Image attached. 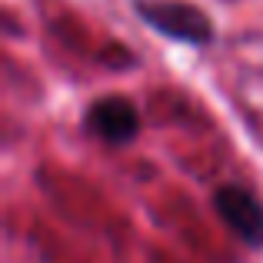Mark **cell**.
<instances>
[{
  "mask_svg": "<svg viewBox=\"0 0 263 263\" xmlns=\"http://www.w3.org/2000/svg\"><path fill=\"white\" fill-rule=\"evenodd\" d=\"M87 130L107 143H127L140 130V114L127 97H100L87 110Z\"/></svg>",
  "mask_w": 263,
  "mask_h": 263,
  "instance_id": "cell-3",
  "label": "cell"
},
{
  "mask_svg": "<svg viewBox=\"0 0 263 263\" xmlns=\"http://www.w3.org/2000/svg\"><path fill=\"white\" fill-rule=\"evenodd\" d=\"M213 206H217L220 220H223L247 247L260 250L263 247V200L257 193H250L247 186L227 183L213 193Z\"/></svg>",
  "mask_w": 263,
  "mask_h": 263,
  "instance_id": "cell-2",
  "label": "cell"
},
{
  "mask_svg": "<svg viewBox=\"0 0 263 263\" xmlns=\"http://www.w3.org/2000/svg\"><path fill=\"white\" fill-rule=\"evenodd\" d=\"M134 7L154 30L174 40H186V44H210L213 40V24L206 20V13L186 0H134Z\"/></svg>",
  "mask_w": 263,
  "mask_h": 263,
  "instance_id": "cell-1",
  "label": "cell"
}]
</instances>
